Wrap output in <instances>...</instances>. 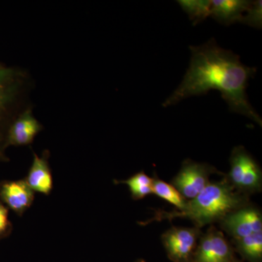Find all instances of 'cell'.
<instances>
[{
	"instance_id": "obj_1",
	"label": "cell",
	"mask_w": 262,
	"mask_h": 262,
	"mask_svg": "<svg viewBox=\"0 0 262 262\" xmlns=\"http://www.w3.org/2000/svg\"><path fill=\"white\" fill-rule=\"evenodd\" d=\"M190 63L179 87L163 103V107L186 98L216 90L232 113L248 117L261 127L262 120L248 101V81L256 73L255 67L244 65L238 55L224 49L214 39L199 46H190Z\"/></svg>"
},
{
	"instance_id": "obj_2",
	"label": "cell",
	"mask_w": 262,
	"mask_h": 262,
	"mask_svg": "<svg viewBox=\"0 0 262 262\" xmlns=\"http://www.w3.org/2000/svg\"><path fill=\"white\" fill-rule=\"evenodd\" d=\"M248 203V196L236 191L224 178L220 182H210L195 198L187 201L182 209L158 210L154 218L139 224L144 226L155 221L183 218L192 221L201 229L207 225L219 223L225 215Z\"/></svg>"
},
{
	"instance_id": "obj_3",
	"label": "cell",
	"mask_w": 262,
	"mask_h": 262,
	"mask_svg": "<svg viewBox=\"0 0 262 262\" xmlns=\"http://www.w3.org/2000/svg\"><path fill=\"white\" fill-rule=\"evenodd\" d=\"M28 73L16 67L0 70V162H8L6 155L7 134L13 120L26 108L32 90Z\"/></svg>"
},
{
	"instance_id": "obj_4",
	"label": "cell",
	"mask_w": 262,
	"mask_h": 262,
	"mask_svg": "<svg viewBox=\"0 0 262 262\" xmlns=\"http://www.w3.org/2000/svg\"><path fill=\"white\" fill-rule=\"evenodd\" d=\"M214 173L223 175L208 164L186 160L183 162L179 173L172 179L170 184L186 200L189 201L195 198L210 184L211 176Z\"/></svg>"
},
{
	"instance_id": "obj_5",
	"label": "cell",
	"mask_w": 262,
	"mask_h": 262,
	"mask_svg": "<svg viewBox=\"0 0 262 262\" xmlns=\"http://www.w3.org/2000/svg\"><path fill=\"white\" fill-rule=\"evenodd\" d=\"M198 227H173L161 237L167 256L173 262H193L198 241L201 236Z\"/></svg>"
},
{
	"instance_id": "obj_6",
	"label": "cell",
	"mask_w": 262,
	"mask_h": 262,
	"mask_svg": "<svg viewBox=\"0 0 262 262\" xmlns=\"http://www.w3.org/2000/svg\"><path fill=\"white\" fill-rule=\"evenodd\" d=\"M234 247L221 231L211 226L206 233L201 234L193 262H233Z\"/></svg>"
},
{
	"instance_id": "obj_7",
	"label": "cell",
	"mask_w": 262,
	"mask_h": 262,
	"mask_svg": "<svg viewBox=\"0 0 262 262\" xmlns=\"http://www.w3.org/2000/svg\"><path fill=\"white\" fill-rule=\"evenodd\" d=\"M219 223L232 239L243 238L262 231L261 212L257 207L248 203L225 215Z\"/></svg>"
},
{
	"instance_id": "obj_8",
	"label": "cell",
	"mask_w": 262,
	"mask_h": 262,
	"mask_svg": "<svg viewBox=\"0 0 262 262\" xmlns=\"http://www.w3.org/2000/svg\"><path fill=\"white\" fill-rule=\"evenodd\" d=\"M43 126L34 116L31 106L15 117L7 134V146H28L34 142Z\"/></svg>"
},
{
	"instance_id": "obj_9",
	"label": "cell",
	"mask_w": 262,
	"mask_h": 262,
	"mask_svg": "<svg viewBox=\"0 0 262 262\" xmlns=\"http://www.w3.org/2000/svg\"><path fill=\"white\" fill-rule=\"evenodd\" d=\"M34 196V191L24 179L0 182V200L18 216L32 207Z\"/></svg>"
},
{
	"instance_id": "obj_10",
	"label": "cell",
	"mask_w": 262,
	"mask_h": 262,
	"mask_svg": "<svg viewBox=\"0 0 262 262\" xmlns=\"http://www.w3.org/2000/svg\"><path fill=\"white\" fill-rule=\"evenodd\" d=\"M32 163L24 180L34 192L49 196L53 189V177L50 166V151L45 150L41 156L34 153Z\"/></svg>"
},
{
	"instance_id": "obj_11",
	"label": "cell",
	"mask_w": 262,
	"mask_h": 262,
	"mask_svg": "<svg viewBox=\"0 0 262 262\" xmlns=\"http://www.w3.org/2000/svg\"><path fill=\"white\" fill-rule=\"evenodd\" d=\"M252 1L248 0H213L210 17L222 25L239 22Z\"/></svg>"
},
{
	"instance_id": "obj_12",
	"label": "cell",
	"mask_w": 262,
	"mask_h": 262,
	"mask_svg": "<svg viewBox=\"0 0 262 262\" xmlns=\"http://www.w3.org/2000/svg\"><path fill=\"white\" fill-rule=\"evenodd\" d=\"M254 160L243 146H236L232 150L229 159L230 170L227 175L224 176L229 184L237 192L245 174Z\"/></svg>"
},
{
	"instance_id": "obj_13",
	"label": "cell",
	"mask_w": 262,
	"mask_h": 262,
	"mask_svg": "<svg viewBox=\"0 0 262 262\" xmlns=\"http://www.w3.org/2000/svg\"><path fill=\"white\" fill-rule=\"evenodd\" d=\"M234 251L248 262H262V231L233 239Z\"/></svg>"
},
{
	"instance_id": "obj_14",
	"label": "cell",
	"mask_w": 262,
	"mask_h": 262,
	"mask_svg": "<svg viewBox=\"0 0 262 262\" xmlns=\"http://www.w3.org/2000/svg\"><path fill=\"white\" fill-rule=\"evenodd\" d=\"M114 183L126 184L134 201H139L152 194V178L148 177L144 171L134 174L126 180H114Z\"/></svg>"
},
{
	"instance_id": "obj_15",
	"label": "cell",
	"mask_w": 262,
	"mask_h": 262,
	"mask_svg": "<svg viewBox=\"0 0 262 262\" xmlns=\"http://www.w3.org/2000/svg\"><path fill=\"white\" fill-rule=\"evenodd\" d=\"M152 194L173 205L177 210H181L185 206L186 200L170 184L163 182L155 174L152 178Z\"/></svg>"
},
{
	"instance_id": "obj_16",
	"label": "cell",
	"mask_w": 262,
	"mask_h": 262,
	"mask_svg": "<svg viewBox=\"0 0 262 262\" xmlns=\"http://www.w3.org/2000/svg\"><path fill=\"white\" fill-rule=\"evenodd\" d=\"M178 3L194 25L210 16L211 1L209 0H179Z\"/></svg>"
},
{
	"instance_id": "obj_17",
	"label": "cell",
	"mask_w": 262,
	"mask_h": 262,
	"mask_svg": "<svg viewBox=\"0 0 262 262\" xmlns=\"http://www.w3.org/2000/svg\"><path fill=\"white\" fill-rule=\"evenodd\" d=\"M261 169L257 162L254 160L245 174L238 192L248 196L250 194L261 192Z\"/></svg>"
},
{
	"instance_id": "obj_18",
	"label": "cell",
	"mask_w": 262,
	"mask_h": 262,
	"mask_svg": "<svg viewBox=\"0 0 262 262\" xmlns=\"http://www.w3.org/2000/svg\"><path fill=\"white\" fill-rule=\"evenodd\" d=\"M241 23L246 24L249 27L261 29L262 26V4L261 1H252L248 9L239 20Z\"/></svg>"
},
{
	"instance_id": "obj_19",
	"label": "cell",
	"mask_w": 262,
	"mask_h": 262,
	"mask_svg": "<svg viewBox=\"0 0 262 262\" xmlns=\"http://www.w3.org/2000/svg\"><path fill=\"white\" fill-rule=\"evenodd\" d=\"M9 210L0 202V239L8 237L12 233L13 226L9 220Z\"/></svg>"
},
{
	"instance_id": "obj_20",
	"label": "cell",
	"mask_w": 262,
	"mask_h": 262,
	"mask_svg": "<svg viewBox=\"0 0 262 262\" xmlns=\"http://www.w3.org/2000/svg\"><path fill=\"white\" fill-rule=\"evenodd\" d=\"M233 262H245V261H239V260L237 259V258H235V259L234 260Z\"/></svg>"
},
{
	"instance_id": "obj_21",
	"label": "cell",
	"mask_w": 262,
	"mask_h": 262,
	"mask_svg": "<svg viewBox=\"0 0 262 262\" xmlns=\"http://www.w3.org/2000/svg\"><path fill=\"white\" fill-rule=\"evenodd\" d=\"M4 66H3V64H1V63H0V70H3V68H4Z\"/></svg>"
},
{
	"instance_id": "obj_22",
	"label": "cell",
	"mask_w": 262,
	"mask_h": 262,
	"mask_svg": "<svg viewBox=\"0 0 262 262\" xmlns=\"http://www.w3.org/2000/svg\"><path fill=\"white\" fill-rule=\"evenodd\" d=\"M136 262H145V261H144V260L143 259H139L137 260V261H136Z\"/></svg>"
}]
</instances>
